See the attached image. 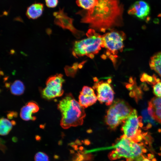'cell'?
Returning <instances> with one entry per match:
<instances>
[{"label":"cell","mask_w":161,"mask_h":161,"mask_svg":"<svg viewBox=\"0 0 161 161\" xmlns=\"http://www.w3.org/2000/svg\"><path fill=\"white\" fill-rule=\"evenodd\" d=\"M95 0L93 7L77 13L81 17V23L88 24L89 27L97 31L122 25L124 7L120 0Z\"/></svg>","instance_id":"1"},{"label":"cell","mask_w":161,"mask_h":161,"mask_svg":"<svg viewBox=\"0 0 161 161\" xmlns=\"http://www.w3.org/2000/svg\"><path fill=\"white\" fill-rule=\"evenodd\" d=\"M58 108L61 115L60 125L64 129L80 126L86 116L84 108L74 98L71 93L66 94L59 102Z\"/></svg>","instance_id":"2"},{"label":"cell","mask_w":161,"mask_h":161,"mask_svg":"<svg viewBox=\"0 0 161 161\" xmlns=\"http://www.w3.org/2000/svg\"><path fill=\"white\" fill-rule=\"evenodd\" d=\"M143 144L132 141L123 134L110 147L114 149L109 154V158L114 160L123 157L127 161H139L146 151Z\"/></svg>","instance_id":"3"},{"label":"cell","mask_w":161,"mask_h":161,"mask_svg":"<svg viewBox=\"0 0 161 161\" xmlns=\"http://www.w3.org/2000/svg\"><path fill=\"white\" fill-rule=\"evenodd\" d=\"M133 109L124 100L116 99L107 111L105 122L110 129L114 130L129 117Z\"/></svg>","instance_id":"4"},{"label":"cell","mask_w":161,"mask_h":161,"mask_svg":"<svg viewBox=\"0 0 161 161\" xmlns=\"http://www.w3.org/2000/svg\"><path fill=\"white\" fill-rule=\"evenodd\" d=\"M142 120V117H138L137 111L134 109L123 123L121 130L124 134L133 141L140 142L147 135L143 133L140 129L143 126Z\"/></svg>","instance_id":"5"},{"label":"cell","mask_w":161,"mask_h":161,"mask_svg":"<svg viewBox=\"0 0 161 161\" xmlns=\"http://www.w3.org/2000/svg\"><path fill=\"white\" fill-rule=\"evenodd\" d=\"M102 35L97 33L95 35L82 40L75 41L73 50L79 56L92 53L98 54L101 49Z\"/></svg>","instance_id":"6"},{"label":"cell","mask_w":161,"mask_h":161,"mask_svg":"<svg viewBox=\"0 0 161 161\" xmlns=\"http://www.w3.org/2000/svg\"><path fill=\"white\" fill-rule=\"evenodd\" d=\"M126 36L124 32L110 30V32L102 35V43L101 47H105L109 50L113 55H116L118 50L122 52L124 45L123 41Z\"/></svg>","instance_id":"7"},{"label":"cell","mask_w":161,"mask_h":161,"mask_svg":"<svg viewBox=\"0 0 161 161\" xmlns=\"http://www.w3.org/2000/svg\"><path fill=\"white\" fill-rule=\"evenodd\" d=\"M64 81L63 75L61 74L49 77L46 82V86L41 92L42 97L50 100L62 96L64 92L62 85Z\"/></svg>","instance_id":"8"},{"label":"cell","mask_w":161,"mask_h":161,"mask_svg":"<svg viewBox=\"0 0 161 161\" xmlns=\"http://www.w3.org/2000/svg\"><path fill=\"white\" fill-rule=\"evenodd\" d=\"M93 79L95 82L93 88L96 91L97 100L101 104L110 106L113 102L114 94L110 84L111 79L109 78L106 81H99L97 78L95 77Z\"/></svg>","instance_id":"9"},{"label":"cell","mask_w":161,"mask_h":161,"mask_svg":"<svg viewBox=\"0 0 161 161\" xmlns=\"http://www.w3.org/2000/svg\"><path fill=\"white\" fill-rule=\"evenodd\" d=\"M55 17L54 24L64 29H67L71 31L77 38L79 39L85 35L84 32L76 29L73 25L74 19L68 17L64 11V9L59 8L58 12L53 13Z\"/></svg>","instance_id":"10"},{"label":"cell","mask_w":161,"mask_h":161,"mask_svg":"<svg viewBox=\"0 0 161 161\" xmlns=\"http://www.w3.org/2000/svg\"><path fill=\"white\" fill-rule=\"evenodd\" d=\"M150 7L147 2L142 0L136 1L129 7L128 13L141 19H144L150 13Z\"/></svg>","instance_id":"11"},{"label":"cell","mask_w":161,"mask_h":161,"mask_svg":"<svg viewBox=\"0 0 161 161\" xmlns=\"http://www.w3.org/2000/svg\"><path fill=\"white\" fill-rule=\"evenodd\" d=\"M97 100L93 89L87 86H84L80 92L79 102L84 108L95 104Z\"/></svg>","instance_id":"12"},{"label":"cell","mask_w":161,"mask_h":161,"mask_svg":"<svg viewBox=\"0 0 161 161\" xmlns=\"http://www.w3.org/2000/svg\"><path fill=\"white\" fill-rule=\"evenodd\" d=\"M148 111L154 120L161 123V97H153L148 102Z\"/></svg>","instance_id":"13"},{"label":"cell","mask_w":161,"mask_h":161,"mask_svg":"<svg viewBox=\"0 0 161 161\" xmlns=\"http://www.w3.org/2000/svg\"><path fill=\"white\" fill-rule=\"evenodd\" d=\"M39 110V106L36 102H30L21 109L20 116L24 120H35L36 117L32 116V114L37 112Z\"/></svg>","instance_id":"14"},{"label":"cell","mask_w":161,"mask_h":161,"mask_svg":"<svg viewBox=\"0 0 161 161\" xmlns=\"http://www.w3.org/2000/svg\"><path fill=\"white\" fill-rule=\"evenodd\" d=\"M44 7V5L43 4L39 3H34L27 8L26 15L30 19H36L42 14Z\"/></svg>","instance_id":"15"},{"label":"cell","mask_w":161,"mask_h":161,"mask_svg":"<svg viewBox=\"0 0 161 161\" xmlns=\"http://www.w3.org/2000/svg\"><path fill=\"white\" fill-rule=\"evenodd\" d=\"M150 68L161 77V52H158L151 57L149 62Z\"/></svg>","instance_id":"16"},{"label":"cell","mask_w":161,"mask_h":161,"mask_svg":"<svg viewBox=\"0 0 161 161\" xmlns=\"http://www.w3.org/2000/svg\"><path fill=\"white\" fill-rule=\"evenodd\" d=\"M14 121H10L8 120L3 118L0 119V134L1 135H7L11 130L13 125H14Z\"/></svg>","instance_id":"17"},{"label":"cell","mask_w":161,"mask_h":161,"mask_svg":"<svg viewBox=\"0 0 161 161\" xmlns=\"http://www.w3.org/2000/svg\"><path fill=\"white\" fill-rule=\"evenodd\" d=\"M143 116L142 122L143 124H145L146 126L144 129H148L151 128L152 125H156V122L149 114L148 110L146 109H143L141 112Z\"/></svg>","instance_id":"18"},{"label":"cell","mask_w":161,"mask_h":161,"mask_svg":"<svg viewBox=\"0 0 161 161\" xmlns=\"http://www.w3.org/2000/svg\"><path fill=\"white\" fill-rule=\"evenodd\" d=\"M10 89L13 94L19 95L23 93L25 87L22 82L20 80H17L11 85Z\"/></svg>","instance_id":"19"},{"label":"cell","mask_w":161,"mask_h":161,"mask_svg":"<svg viewBox=\"0 0 161 161\" xmlns=\"http://www.w3.org/2000/svg\"><path fill=\"white\" fill-rule=\"evenodd\" d=\"M95 0H76L78 6L85 10H88L92 7L95 4Z\"/></svg>","instance_id":"20"},{"label":"cell","mask_w":161,"mask_h":161,"mask_svg":"<svg viewBox=\"0 0 161 161\" xmlns=\"http://www.w3.org/2000/svg\"><path fill=\"white\" fill-rule=\"evenodd\" d=\"M141 80L142 81H146L149 83L153 85H155L160 81V79L157 78L154 75L152 77L146 73H143L141 75Z\"/></svg>","instance_id":"21"},{"label":"cell","mask_w":161,"mask_h":161,"mask_svg":"<svg viewBox=\"0 0 161 161\" xmlns=\"http://www.w3.org/2000/svg\"><path fill=\"white\" fill-rule=\"evenodd\" d=\"M34 160L35 161H49L48 156L42 152L36 153L34 157Z\"/></svg>","instance_id":"22"},{"label":"cell","mask_w":161,"mask_h":161,"mask_svg":"<svg viewBox=\"0 0 161 161\" xmlns=\"http://www.w3.org/2000/svg\"><path fill=\"white\" fill-rule=\"evenodd\" d=\"M153 91L157 97H161V82H159L153 86Z\"/></svg>","instance_id":"23"},{"label":"cell","mask_w":161,"mask_h":161,"mask_svg":"<svg viewBox=\"0 0 161 161\" xmlns=\"http://www.w3.org/2000/svg\"><path fill=\"white\" fill-rule=\"evenodd\" d=\"M64 69L66 75L72 77H74L77 71L73 69L72 67L67 65L65 66Z\"/></svg>","instance_id":"24"},{"label":"cell","mask_w":161,"mask_h":161,"mask_svg":"<svg viewBox=\"0 0 161 161\" xmlns=\"http://www.w3.org/2000/svg\"><path fill=\"white\" fill-rule=\"evenodd\" d=\"M47 7L49 8H54L58 5V0H45Z\"/></svg>","instance_id":"25"},{"label":"cell","mask_w":161,"mask_h":161,"mask_svg":"<svg viewBox=\"0 0 161 161\" xmlns=\"http://www.w3.org/2000/svg\"><path fill=\"white\" fill-rule=\"evenodd\" d=\"M109 58L112 61V62L113 66L114 67L116 68V63L117 62V58L114 57V56L113 55H111L109 57Z\"/></svg>","instance_id":"26"},{"label":"cell","mask_w":161,"mask_h":161,"mask_svg":"<svg viewBox=\"0 0 161 161\" xmlns=\"http://www.w3.org/2000/svg\"><path fill=\"white\" fill-rule=\"evenodd\" d=\"M139 161H156L155 159L154 158L151 159V157L150 158L145 157H144L141 160Z\"/></svg>","instance_id":"27"},{"label":"cell","mask_w":161,"mask_h":161,"mask_svg":"<svg viewBox=\"0 0 161 161\" xmlns=\"http://www.w3.org/2000/svg\"><path fill=\"white\" fill-rule=\"evenodd\" d=\"M78 63L77 62H76L73 63L72 67L75 70L77 71L78 68Z\"/></svg>","instance_id":"28"},{"label":"cell","mask_w":161,"mask_h":161,"mask_svg":"<svg viewBox=\"0 0 161 161\" xmlns=\"http://www.w3.org/2000/svg\"><path fill=\"white\" fill-rule=\"evenodd\" d=\"M87 61V60L84 61H82L79 64L78 66V68H79V69H81L83 68L84 65L85 64V63Z\"/></svg>","instance_id":"29"},{"label":"cell","mask_w":161,"mask_h":161,"mask_svg":"<svg viewBox=\"0 0 161 161\" xmlns=\"http://www.w3.org/2000/svg\"><path fill=\"white\" fill-rule=\"evenodd\" d=\"M86 55L88 57H89V58L92 59L94 58L95 57L94 54L92 53L88 54H87Z\"/></svg>","instance_id":"30"},{"label":"cell","mask_w":161,"mask_h":161,"mask_svg":"<svg viewBox=\"0 0 161 161\" xmlns=\"http://www.w3.org/2000/svg\"><path fill=\"white\" fill-rule=\"evenodd\" d=\"M111 52L109 50L107 49L106 52V55L107 57H109L111 55Z\"/></svg>","instance_id":"31"},{"label":"cell","mask_w":161,"mask_h":161,"mask_svg":"<svg viewBox=\"0 0 161 161\" xmlns=\"http://www.w3.org/2000/svg\"><path fill=\"white\" fill-rule=\"evenodd\" d=\"M100 58L104 60H106L107 59V57L106 55L105 54H102L100 55Z\"/></svg>","instance_id":"32"},{"label":"cell","mask_w":161,"mask_h":161,"mask_svg":"<svg viewBox=\"0 0 161 161\" xmlns=\"http://www.w3.org/2000/svg\"><path fill=\"white\" fill-rule=\"evenodd\" d=\"M72 53L74 56L76 58H78V57L76 55V53H75V51L74 50L72 51Z\"/></svg>","instance_id":"33"},{"label":"cell","mask_w":161,"mask_h":161,"mask_svg":"<svg viewBox=\"0 0 161 161\" xmlns=\"http://www.w3.org/2000/svg\"><path fill=\"white\" fill-rule=\"evenodd\" d=\"M106 30V29L105 28H102L100 29V31L102 32H105Z\"/></svg>","instance_id":"34"},{"label":"cell","mask_w":161,"mask_h":161,"mask_svg":"<svg viewBox=\"0 0 161 161\" xmlns=\"http://www.w3.org/2000/svg\"><path fill=\"white\" fill-rule=\"evenodd\" d=\"M12 140L14 142H16L17 141V138L16 137H14L12 138Z\"/></svg>","instance_id":"35"}]
</instances>
